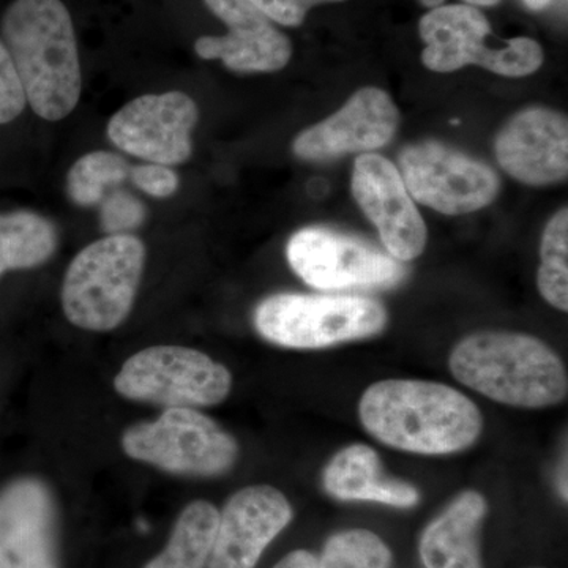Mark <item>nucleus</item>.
<instances>
[{
	"label": "nucleus",
	"instance_id": "f257e3e1",
	"mask_svg": "<svg viewBox=\"0 0 568 568\" xmlns=\"http://www.w3.org/2000/svg\"><path fill=\"white\" fill-rule=\"evenodd\" d=\"M358 416L379 443L418 455L457 454L484 429L480 409L465 394L429 381L373 384L362 396Z\"/></svg>",
	"mask_w": 568,
	"mask_h": 568
},
{
	"label": "nucleus",
	"instance_id": "f03ea898",
	"mask_svg": "<svg viewBox=\"0 0 568 568\" xmlns=\"http://www.w3.org/2000/svg\"><path fill=\"white\" fill-rule=\"evenodd\" d=\"M2 41L13 59L26 102L58 122L81 97L77 33L62 0H13L2 17Z\"/></svg>",
	"mask_w": 568,
	"mask_h": 568
},
{
	"label": "nucleus",
	"instance_id": "7ed1b4c3",
	"mask_svg": "<svg viewBox=\"0 0 568 568\" xmlns=\"http://www.w3.org/2000/svg\"><path fill=\"white\" fill-rule=\"evenodd\" d=\"M448 366L459 383L503 405L544 409L567 398L566 366L536 336L478 332L454 347Z\"/></svg>",
	"mask_w": 568,
	"mask_h": 568
},
{
	"label": "nucleus",
	"instance_id": "20e7f679",
	"mask_svg": "<svg viewBox=\"0 0 568 568\" xmlns=\"http://www.w3.org/2000/svg\"><path fill=\"white\" fill-rule=\"evenodd\" d=\"M144 265L145 246L134 235H106L85 246L63 278V315L82 331H114L132 313Z\"/></svg>",
	"mask_w": 568,
	"mask_h": 568
},
{
	"label": "nucleus",
	"instance_id": "39448f33",
	"mask_svg": "<svg viewBox=\"0 0 568 568\" xmlns=\"http://www.w3.org/2000/svg\"><path fill=\"white\" fill-rule=\"evenodd\" d=\"M387 324L373 298L353 295L275 294L254 312V327L267 342L293 349H320L368 338Z\"/></svg>",
	"mask_w": 568,
	"mask_h": 568
},
{
	"label": "nucleus",
	"instance_id": "423d86ee",
	"mask_svg": "<svg viewBox=\"0 0 568 568\" xmlns=\"http://www.w3.org/2000/svg\"><path fill=\"white\" fill-rule=\"evenodd\" d=\"M121 444L126 457L174 476H223L239 457L234 437L190 407H171L156 420L129 426Z\"/></svg>",
	"mask_w": 568,
	"mask_h": 568
},
{
	"label": "nucleus",
	"instance_id": "0eeeda50",
	"mask_svg": "<svg viewBox=\"0 0 568 568\" xmlns=\"http://www.w3.org/2000/svg\"><path fill=\"white\" fill-rule=\"evenodd\" d=\"M123 398L153 406L196 407L223 403L233 388L226 366L201 351L183 346H152L132 355L114 379Z\"/></svg>",
	"mask_w": 568,
	"mask_h": 568
},
{
	"label": "nucleus",
	"instance_id": "6e6552de",
	"mask_svg": "<svg viewBox=\"0 0 568 568\" xmlns=\"http://www.w3.org/2000/svg\"><path fill=\"white\" fill-rule=\"evenodd\" d=\"M420 37L426 44L422 62L437 73L478 65L503 77L523 78L536 73L544 63V50L528 37L506 41L503 47L485 43L491 28L474 7H437L422 18Z\"/></svg>",
	"mask_w": 568,
	"mask_h": 568
},
{
	"label": "nucleus",
	"instance_id": "1a4fd4ad",
	"mask_svg": "<svg viewBox=\"0 0 568 568\" xmlns=\"http://www.w3.org/2000/svg\"><path fill=\"white\" fill-rule=\"evenodd\" d=\"M407 192L444 215H465L491 204L499 179L487 164L439 144L420 142L399 155Z\"/></svg>",
	"mask_w": 568,
	"mask_h": 568
},
{
	"label": "nucleus",
	"instance_id": "9d476101",
	"mask_svg": "<svg viewBox=\"0 0 568 568\" xmlns=\"http://www.w3.org/2000/svg\"><path fill=\"white\" fill-rule=\"evenodd\" d=\"M286 256L295 274L317 290L392 286L406 275L390 254L327 227L297 231L287 242Z\"/></svg>",
	"mask_w": 568,
	"mask_h": 568
},
{
	"label": "nucleus",
	"instance_id": "9b49d317",
	"mask_svg": "<svg viewBox=\"0 0 568 568\" xmlns=\"http://www.w3.org/2000/svg\"><path fill=\"white\" fill-rule=\"evenodd\" d=\"M200 110L185 92L142 95L126 103L108 123L115 148L145 160L174 166L192 156V132Z\"/></svg>",
	"mask_w": 568,
	"mask_h": 568
},
{
	"label": "nucleus",
	"instance_id": "f8f14e48",
	"mask_svg": "<svg viewBox=\"0 0 568 568\" xmlns=\"http://www.w3.org/2000/svg\"><path fill=\"white\" fill-rule=\"evenodd\" d=\"M0 568H61L58 507L40 478L0 491Z\"/></svg>",
	"mask_w": 568,
	"mask_h": 568
},
{
	"label": "nucleus",
	"instance_id": "ddd939ff",
	"mask_svg": "<svg viewBox=\"0 0 568 568\" xmlns=\"http://www.w3.org/2000/svg\"><path fill=\"white\" fill-rule=\"evenodd\" d=\"M351 185L390 256L406 263L424 253L425 222L394 163L377 153H364L355 160Z\"/></svg>",
	"mask_w": 568,
	"mask_h": 568
},
{
	"label": "nucleus",
	"instance_id": "4468645a",
	"mask_svg": "<svg viewBox=\"0 0 568 568\" xmlns=\"http://www.w3.org/2000/svg\"><path fill=\"white\" fill-rule=\"evenodd\" d=\"M293 519L280 489L254 485L235 493L223 507L207 568H254L265 548Z\"/></svg>",
	"mask_w": 568,
	"mask_h": 568
},
{
	"label": "nucleus",
	"instance_id": "2eb2a0df",
	"mask_svg": "<svg viewBox=\"0 0 568 568\" xmlns=\"http://www.w3.org/2000/svg\"><path fill=\"white\" fill-rule=\"evenodd\" d=\"M207 9L226 24L223 37H200L194 51L205 61L220 59L237 73H271L290 63L293 43L252 0H204Z\"/></svg>",
	"mask_w": 568,
	"mask_h": 568
},
{
	"label": "nucleus",
	"instance_id": "dca6fc26",
	"mask_svg": "<svg viewBox=\"0 0 568 568\" xmlns=\"http://www.w3.org/2000/svg\"><path fill=\"white\" fill-rule=\"evenodd\" d=\"M398 122V108L390 95L377 88H364L334 115L298 134L294 153L302 160H328L376 151L392 141Z\"/></svg>",
	"mask_w": 568,
	"mask_h": 568
},
{
	"label": "nucleus",
	"instance_id": "f3484780",
	"mask_svg": "<svg viewBox=\"0 0 568 568\" xmlns=\"http://www.w3.org/2000/svg\"><path fill=\"white\" fill-rule=\"evenodd\" d=\"M500 168L526 185H549L568 174V122L548 108H528L506 123L496 138Z\"/></svg>",
	"mask_w": 568,
	"mask_h": 568
},
{
	"label": "nucleus",
	"instance_id": "a211bd4d",
	"mask_svg": "<svg viewBox=\"0 0 568 568\" xmlns=\"http://www.w3.org/2000/svg\"><path fill=\"white\" fill-rule=\"evenodd\" d=\"M487 511L480 493L459 495L422 534L425 568H484L480 532Z\"/></svg>",
	"mask_w": 568,
	"mask_h": 568
},
{
	"label": "nucleus",
	"instance_id": "6ab92c4d",
	"mask_svg": "<svg viewBox=\"0 0 568 568\" xmlns=\"http://www.w3.org/2000/svg\"><path fill=\"white\" fill-rule=\"evenodd\" d=\"M323 484L328 495L342 500H369L384 506L410 508L420 495L413 485L388 478L372 447L353 444L325 466Z\"/></svg>",
	"mask_w": 568,
	"mask_h": 568
},
{
	"label": "nucleus",
	"instance_id": "aec40b11",
	"mask_svg": "<svg viewBox=\"0 0 568 568\" xmlns=\"http://www.w3.org/2000/svg\"><path fill=\"white\" fill-rule=\"evenodd\" d=\"M58 248V230L36 212L0 213V276L47 263Z\"/></svg>",
	"mask_w": 568,
	"mask_h": 568
},
{
	"label": "nucleus",
	"instance_id": "412c9836",
	"mask_svg": "<svg viewBox=\"0 0 568 568\" xmlns=\"http://www.w3.org/2000/svg\"><path fill=\"white\" fill-rule=\"evenodd\" d=\"M219 510L207 500L189 504L178 521L166 547L144 568H205L211 558Z\"/></svg>",
	"mask_w": 568,
	"mask_h": 568
},
{
	"label": "nucleus",
	"instance_id": "4be33fe9",
	"mask_svg": "<svg viewBox=\"0 0 568 568\" xmlns=\"http://www.w3.org/2000/svg\"><path fill=\"white\" fill-rule=\"evenodd\" d=\"M129 175V163L118 153H85L70 168L67 175V193L80 207H92L102 203L106 189L119 185Z\"/></svg>",
	"mask_w": 568,
	"mask_h": 568
},
{
	"label": "nucleus",
	"instance_id": "5701e85b",
	"mask_svg": "<svg viewBox=\"0 0 568 568\" xmlns=\"http://www.w3.org/2000/svg\"><path fill=\"white\" fill-rule=\"evenodd\" d=\"M541 265L537 286L549 305L568 310V212L562 209L545 227L540 246Z\"/></svg>",
	"mask_w": 568,
	"mask_h": 568
},
{
	"label": "nucleus",
	"instance_id": "b1692460",
	"mask_svg": "<svg viewBox=\"0 0 568 568\" xmlns=\"http://www.w3.org/2000/svg\"><path fill=\"white\" fill-rule=\"evenodd\" d=\"M320 568H390L392 551L372 530L351 529L328 538Z\"/></svg>",
	"mask_w": 568,
	"mask_h": 568
},
{
	"label": "nucleus",
	"instance_id": "393cba45",
	"mask_svg": "<svg viewBox=\"0 0 568 568\" xmlns=\"http://www.w3.org/2000/svg\"><path fill=\"white\" fill-rule=\"evenodd\" d=\"M100 204H102L100 224L108 235L126 234L144 223L145 205L133 194L123 190L111 193Z\"/></svg>",
	"mask_w": 568,
	"mask_h": 568
},
{
	"label": "nucleus",
	"instance_id": "a878e982",
	"mask_svg": "<svg viewBox=\"0 0 568 568\" xmlns=\"http://www.w3.org/2000/svg\"><path fill=\"white\" fill-rule=\"evenodd\" d=\"M26 103L13 59L0 39V125L14 121L24 111Z\"/></svg>",
	"mask_w": 568,
	"mask_h": 568
},
{
	"label": "nucleus",
	"instance_id": "bb28decb",
	"mask_svg": "<svg viewBox=\"0 0 568 568\" xmlns=\"http://www.w3.org/2000/svg\"><path fill=\"white\" fill-rule=\"evenodd\" d=\"M130 179L142 192L153 197H170L179 190V175L170 166L151 163L130 168Z\"/></svg>",
	"mask_w": 568,
	"mask_h": 568
},
{
	"label": "nucleus",
	"instance_id": "cd10ccee",
	"mask_svg": "<svg viewBox=\"0 0 568 568\" xmlns=\"http://www.w3.org/2000/svg\"><path fill=\"white\" fill-rule=\"evenodd\" d=\"M265 17L287 28H297L305 21L306 13L321 3L343 2V0H252Z\"/></svg>",
	"mask_w": 568,
	"mask_h": 568
},
{
	"label": "nucleus",
	"instance_id": "c85d7f7f",
	"mask_svg": "<svg viewBox=\"0 0 568 568\" xmlns=\"http://www.w3.org/2000/svg\"><path fill=\"white\" fill-rule=\"evenodd\" d=\"M274 568H320V559L306 549H295L284 556Z\"/></svg>",
	"mask_w": 568,
	"mask_h": 568
},
{
	"label": "nucleus",
	"instance_id": "c756f323",
	"mask_svg": "<svg viewBox=\"0 0 568 568\" xmlns=\"http://www.w3.org/2000/svg\"><path fill=\"white\" fill-rule=\"evenodd\" d=\"M523 2L526 3V7L528 9L534 11H540L547 9L549 3L552 2V0H523Z\"/></svg>",
	"mask_w": 568,
	"mask_h": 568
},
{
	"label": "nucleus",
	"instance_id": "7c9ffc66",
	"mask_svg": "<svg viewBox=\"0 0 568 568\" xmlns=\"http://www.w3.org/2000/svg\"><path fill=\"white\" fill-rule=\"evenodd\" d=\"M466 2L473 3V6L491 7L499 3L500 0H466Z\"/></svg>",
	"mask_w": 568,
	"mask_h": 568
},
{
	"label": "nucleus",
	"instance_id": "2f4dec72",
	"mask_svg": "<svg viewBox=\"0 0 568 568\" xmlns=\"http://www.w3.org/2000/svg\"><path fill=\"white\" fill-rule=\"evenodd\" d=\"M443 2L444 0H420V3H424L425 7H429V9H437Z\"/></svg>",
	"mask_w": 568,
	"mask_h": 568
}]
</instances>
